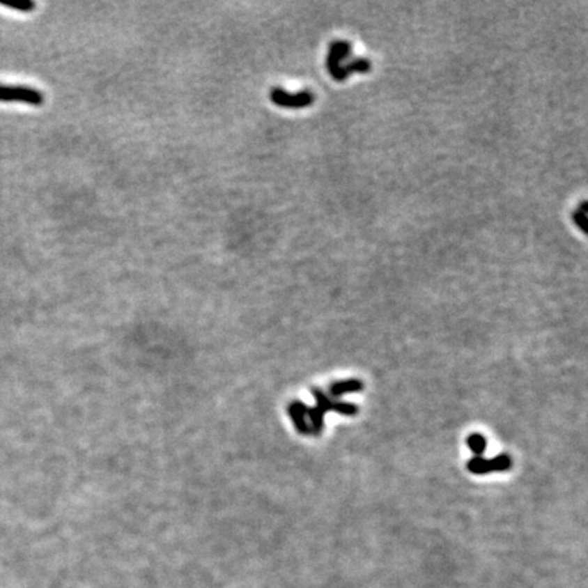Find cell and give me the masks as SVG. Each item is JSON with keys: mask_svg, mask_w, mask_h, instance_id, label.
Here are the masks:
<instances>
[{"mask_svg": "<svg viewBox=\"0 0 588 588\" xmlns=\"http://www.w3.org/2000/svg\"><path fill=\"white\" fill-rule=\"evenodd\" d=\"M352 56V45L343 40H335L330 44L325 65L334 81L342 82L346 79L342 68V61Z\"/></svg>", "mask_w": 588, "mask_h": 588, "instance_id": "obj_1", "label": "cell"}, {"mask_svg": "<svg viewBox=\"0 0 588 588\" xmlns=\"http://www.w3.org/2000/svg\"><path fill=\"white\" fill-rule=\"evenodd\" d=\"M270 100L274 105L279 108L300 109V108H307L312 105L315 101V97L308 90L300 91V93H288L282 88H274L270 91Z\"/></svg>", "mask_w": 588, "mask_h": 588, "instance_id": "obj_2", "label": "cell"}, {"mask_svg": "<svg viewBox=\"0 0 588 588\" xmlns=\"http://www.w3.org/2000/svg\"><path fill=\"white\" fill-rule=\"evenodd\" d=\"M0 102H24L40 107L44 104V95L37 88L29 86L0 85Z\"/></svg>", "mask_w": 588, "mask_h": 588, "instance_id": "obj_3", "label": "cell"}, {"mask_svg": "<svg viewBox=\"0 0 588 588\" xmlns=\"http://www.w3.org/2000/svg\"><path fill=\"white\" fill-rule=\"evenodd\" d=\"M289 414L292 417L295 429L300 433L305 435V433L311 432L308 421H307V406L302 402H300V401L292 402L291 406H289Z\"/></svg>", "mask_w": 588, "mask_h": 588, "instance_id": "obj_4", "label": "cell"}, {"mask_svg": "<svg viewBox=\"0 0 588 588\" xmlns=\"http://www.w3.org/2000/svg\"><path fill=\"white\" fill-rule=\"evenodd\" d=\"M364 388V384L358 379H350V380H343V382H334L330 388V392L334 398L346 395V394H354L358 392Z\"/></svg>", "mask_w": 588, "mask_h": 588, "instance_id": "obj_5", "label": "cell"}, {"mask_svg": "<svg viewBox=\"0 0 588 588\" xmlns=\"http://www.w3.org/2000/svg\"><path fill=\"white\" fill-rule=\"evenodd\" d=\"M467 469L472 474H488L493 470V463L483 456H474L467 463Z\"/></svg>", "mask_w": 588, "mask_h": 588, "instance_id": "obj_6", "label": "cell"}, {"mask_svg": "<svg viewBox=\"0 0 588 588\" xmlns=\"http://www.w3.org/2000/svg\"><path fill=\"white\" fill-rule=\"evenodd\" d=\"M307 417L311 421V426L315 435H320L324 428V412L319 408H307Z\"/></svg>", "mask_w": 588, "mask_h": 588, "instance_id": "obj_7", "label": "cell"}, {"mask_svg": "<svg viewBox=\"0 0 588 588\" xmlns=\"http://www.w3.org/2000/svg\"><path fill=\"white\" fill-rule=\"evenodd\" d=\"M342 68H343L345 77L348 78L353 72H368L372 68V64L366 59H354L349 61L346 65H343Z\"/></svg>", "mask_w": 588, "mask_h": 588, "instance_id": "obj_8", "label": "cell"}, {"mask_svg": "<svg viewBox=\"0 0 588 588\" xmlns=\"http://www.w3.org/2000/svg\"><path fill=\"white\" fill-rule=\"evenodd\" d=\"M312 394H314V398L316 401V408H319L324 414L327 412H332L334 401L324 392L323 389L314 388L312 389Z\"/></svg>", "mask_w": 588, "mask_h": 588, "instance_id": "obj_9", "label": "cell"}, {"mask_svg": "<svg viewBox=\"0 0 588 588\" xmlns=\"http://www.w3.org/2000/svg\"><path fill=\"white\" fill-rule=\"evenodd\" d=\"M467 445L475 456H482L486 451V440L479 433H472L467 439Z\"/></svg>", "mask_w": 588, "mask_h": 588, "instance_id": "obj_10", "label": "cell"}, {"mask_svg": "<svg viewBox=\"0 0 588 588\" xmlns=\"http://www.w3.org/2000/svg\"><path fill=\"white\" fill-rule=\"evenodd\" d=\"M0 4L10 7V8H14V10H18V11H22V13H29L31 10H34V7H36V3L33 0H11V1L0 0Z\"/></svg>", "mask_w": 588, "mask_h": 588, "instance_id": "obj_11", "label": "cell"}, {"mask_svg": "<svg viewBox=\"0 0 588 588\" xmlns=\"http://www.w3.org/2000/svg\"><path fill=\"white\" fill-rule=\"evenodd\" d=\"M587 203L583 202L580 208H578L575 211V214H573V221H575V224L579 226V229L582 232H586L587 231Z\"/></svg>", "mask_w": 588, "mask_h": 588, "instance_id": "obj_12", "label": "cell"}, {"mask_svg": "<svg viewBox=\"0 0 588 588\" xmlns=\"http://www.w3.org/2000/svg\"><path fill=\"white\" fill-rule=\"evenodd\" d=\"M332 412H339V414L348 415V417H353L358 412V408L354 403H350V402H338V401H334Z\"/></svg>", "mask_w": 588, "mask_h": 588, "instance_id": "obj_13", "label": "cell"}, {"mask_svg": "<svg viewBox=\"0 0 588 588\" xmlns=\"http://www.w3.org/2000/svg\"><path fill=\"white\" fill-rule=\"evenodd\" d=\"M492 463H493V470L495 471L509 470L511 466H512V461H511L509 455H506V454L497 455L495 459H492Z\"/></svg>", "mask_w": 588, "mask_h": 588, "instance_id": "obj_14", "label": "cell"}]
</instances>
